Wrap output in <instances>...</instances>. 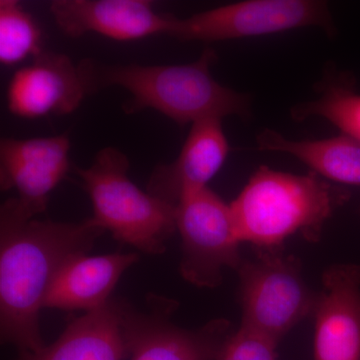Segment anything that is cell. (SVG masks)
<instances>
[{
  "label": "cell",
  "mask_w": 360,
  "mask_h": 360,
  "mask_svg": "<svg viewBox=\"0 0 360 360\" xmlns=\"http://www.w3.org/2000/svg\"><path fill=\"white\" fill-rule=\"evenodd\" d=\"M70 139H4L0 142V184L37 217L46 210L51 191L70 169Z\"/></svg>",
  "instance_id": "cell-9"
},
{
  "label": "cell",
  "mask_w": 360,
  "mask_h": 360,
  "mask_svg": "<svg viewBox=\"0 0 360 360\" xmlns=\"http://www.w3.org/2000/svg\"><path fill=\"white\" fill-rule=\"evenodd\" d=\"M41 32L32 15L15 0L0 1V63L18 65L41 52Z\"/></svg>",
  "instance_id": "cell-18"
},
{
  "label": "cell",
  "mask_w": 360,
  "mask_h": 360,
  "mask_svg": "<svg viewBox=\"0 0 360 360\" xmlns=\"http://www.w3.org/2000/svg\"><path fill=\"white\" fill-rule=\"evenodd\" d=\"M349 191L310 172L304 175L260 167L231 203L241 243L257 251H283L296 234L316 243Z\"/></svg>",
  "instance_id": "cell-3"
},
{
  "label": "cell",
  "mask_w": 360,
  "mask_h": 360,
  "mask_svg": "<svg viewBox=\"0 0 360 360\" xmlns=\"http://www.w3.org/2000/svg\"><path fill=\"white\" fill-rule=\"evenodd\" d=\"M221 122L219 118H208L191 124L176 160L158 165L153 170L148 180V193L176 205L187 194L207 187L229 153Z\"/></svg>",
  "instance_id": "cell-13"
},
{
  "label": "cell",
  "mask_w": 360,
  "mask_h": 360,
  "mask_svg": "<svg viewBox=\"0 0 360 360\" xmlns=\"http://www.w3.org/2000/svg\"><path fill=\"white\" fill-rule=\"evenodd\" d=\"M217 54L206 49L193 63L182 65H104L85 59L78 65L87 94L110 86L129 92L127 115L153 110L179 125L208 118L250 115L248 96L224 86L210 72Z\"/></svg>",
  "instance_id": "cell-2"
},
{
  "label": "cell",
  "mask_w": 360,
  "mask_h": 360,
  "mask_svg": "<svg viewBox=\"0 0 360 360\" xmlns=\"http://www.w3.org/2000/svg\"><path fill=\"white\" fill-rule=\"evenodd\" d=\"M129 170V158L113 148L101 149L89 167L77 168L91 200L90 219L120 243L146 255H162L176 231V205L135 186Z\"/></svg>",
  "instance_id": "cell-4"
},
{
  "label": "cell",
  "mask_w": 360,
  "mask_h": 360,
  "mask_svg": "<svg viewBox=\"0 0 360 360\" xmlns=\"http://www.w3.org/2000/svg\"><path fill=\"white\" fill-rule=\"evenodd\" d=\"M312 316L314 360H360V265L326 269Z\"/></svg>",
  "instance_id": "cell-10"
},
{
  "label": "cell",
  "mask_w": 360,
  "mask_h": 360,
  "mask_svg": "<svg viewBox=\"0 0 360 360\" xmlns=\"http://www.w3.org/2000/svg\"><path fill=\"white\" fill-rule=\"evenodd\" d=\"M18 198L0 208V335L20 352L45 347L40 310L61 267L87 255L103 229L91 219L59 222L34 219Z\"/></svg>",
  "instance_id": "cell-1"
},
{
  "label": "cell",
  "mask_w": 360,
  "mask_h": 360,
  "mask_svg": "<svg viewBox=\"0 0 360 360\" xmlns=\"http://www.w3.org/2000/svg\"><path fill=\"white\" fill-rule=\"evenodd\" d=\"M136 253H110L71 258L58 272L44 302V309L94 311L110 302L111 291L122 274L139 262Z\"/></svg>",
  "instance_id": "cell-14"
},
{
  "label": "cell",
  "mask_w": 360,
  "mask_h": 360,
  "mask_svg": "<svg viewBox=\"0 0 360 360\" xmlns=\"http://www.w3.org/2000/svg\"><path fill=\"white\" fill-rule=\"evenodd\" d=\"M291 116L297 122L311 117L323 118L342 134L360 142V94L352 77L335 75L322 84L321 96L295 106Z\"/></svg>",
  "instance_id": "cell-17"
},
{
  "label": "cell",
  "mask_w": 360,
  "mask_h": 360,
  "mask_svg": "<svg viewBox=\"0 0 360 360\" xmlns=\"http://www.w3.org/2000/svg\"><path fill=\"white\" fill-rule=\"evenodd\" d=\"M127 357L115 300L72 319L52 345L20 352L18 360H122Z\"/></svg>",
  "instance_id": "cell-15"
},
{
  "label": "cell",
  "mask_w": 360,
  "mask_h": 360,
  "mask_svg": "<svg viewBox=\"0 0 360 360\" xmlns=\"http://www.w3.org/2000/svg\"><path fill=\"white\" fill-rule=\"evenodd\" d=\"M181 238L179 272L196 288L219 286L226 269L243 262L231 205L208 187L184 196L175 208Z\"/></svg>",
  "instance_id": "cell-6"
},
{
  "label": "cell",
  "mask_w": 360,
  "mask_h": 360,
  "mask_svg": "<svg viewBox=\"0 0 360 360\" xmlns=\"http://www.w3.org/2000/svg\"><path fill=\"white\" fill-rule=\"evenodd\" d=\"M317 26L335 30L328 6L317 0H246L193 14L170 18L167 32L181 41L248 39Z\"/></svg>",
  "instance_id": "cell-7"
},
{
  "label": "cell",
  "mask_w": 360,
  "mask_h": 360,
  "mask_svg": "<svg viewBox=\"0 0 360 360\" xmlns=\"http://www.w3.org/2000/svg\"><path fill=\"white\" fill-rule=\"evenodd\" d=\"M115 302L130 360H214L233 331L224 319L193 329L177 326L172 316L179 302L165 296L149 295L144 309Z\"/></svg>",
  "instance_id": "cell-8"
},
{
  "label": "cell",
  "mask_w": 360,
  "mask_h": 360,
  "mask_svg": "<svg viewBox=\"0 0 360 360\" xmlns=\"http://www.w3.org/2000/svg\"><path fill=\"white\" fill-rule=\"evenodd\" d=\"M51 13L66 37L94 32L120 41L167 34L172 18L156 13L148 0H56Z\"/></svg>",
  "instance_id": "cell-12"
},
{
  "label": "cell",
  "mask_w": 360,
  "mask_h": 360,
  "mask_svg": "<svg viewBox=\"0 0 360 360\" xmlns=\"http://www.w3.org/2000/svg\"><path fill=\"white\" fill-rule=\"evenodd\" d=\"M257 149L293 156L329 182L360 186V142L345 134L316 141H292L271 129L257 137Z\"/></svg>",
  "instance_id": "cell-16"
},
{
  "label": "cell",
  "mask_w": 360,
  "mask_h": 360,
  "mask_svg": "<svg viewBox=\"0 0 360 360\" xmlns=\"http://www.w3.org/2000/svg\"><path fill=\"white\" fill-rule=\"evenodd\" d=\"M86 94L78 65L65 54L41 51L14 73L7 103L20 117L65 115L77 110Z\"/></svg>",
  "instance_id": "cell-11"
},
{
  "label": "cell",
  "mask_w": 360,
  "mask_h": 360,
  "mask_svg": "<svg viewBox=\"0 0 360 360\" xmlns=\"http://www.w3.org/2000/svg\"><path fill=\"white\" fill-rule=\"evenodd\" d=\"M278 343L255 329L240 326L226 338L214 360H277Z\"/></svg>",
  "instance_id": "cell-19"
},
{
  "label": "cell",
  "mask_w": 360,
  "mask_h": 360,
  "mask_svg": "<svg viewBox=\"0 0 360 360\" xmlns=\"http://www.w3.org/2000/svg\"><path fill=\"white\" fill-rule=\"evenodd\" d=\"M239 276L241 326L281 342L303 319L314 315L319 292L305 281L302 262L283 251H257L243 259Z\"/></svg>",
  "instance_id": "cell-5"
}]
</instances>
